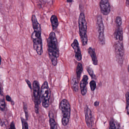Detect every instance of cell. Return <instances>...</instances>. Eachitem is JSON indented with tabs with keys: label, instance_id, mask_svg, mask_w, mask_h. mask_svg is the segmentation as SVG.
Masks as SVG:
<instances>
[{
	"label": "cell",
	"instance_id": "20",
	"mask_svg": "<svg viewBox=\"0 0 129 129\" xmlns=\"http://www.w3.org/2000/svg\"><path fill=\"white\" fill-rule=\"evenodd\" d=\"M83 70L82 64L81 63H79L77 64L76 68L77 77L78 80H79L81 74Z\"/></svg>",
	"mask_w": 129,
	"mask_h": 129
},
{
	"label": "cell",
	"instance_id": "6",
	"mask_svg": "<svg viewBox=\"0 0 129 129\" xmlns=\"http://www.w3.org/2000/svg\"><path fill=\"white\" fill-rule=\"evenodd\" d=\"M114 51L117 63L120 65H122L124 60L125 51L122 41H117L114 45Z\"/></svg>",
	"mask_w": 129,
	"mask_h": 129
},
{
	"label": "cell",
	"instance_id": "2",
	"mask_svg": "<svg viewBox=\"0 0 129 129\" xmlns=\"http://www.w3.org/2000/svg\"><path fill=\"white\" fill-rule=\"evenodd\" d=\"M78 23L81 42L83 46H85L88 43V37L87 35V23L85 14L83 13H80L79 16Z\"/></svg>",
	"mask_w": 129,
	"mask_h": 129
},
{
	"label": "cell",
	"instance_id": "17",
	"mask_svg": "<svg viewBox=\"0 0 129 129\" xmlns=\"http://www.w3.org/2000/svg\"><path fill=\"white\" fill-rule=\"evenodd\" d=\"M50 21L52 29L53 30H55L59 26V21L57 17L55 15H52L51 17Z\"/></svg>",
	"mask_w": 129,
	"mask_h": 129
},
{
	"label": "cell",
	"instance_id": "35",
	"mask_svg": "<svg viewBox=\"0 0 129 129\" xmlns=\"http://www.w3.org/2000/svg\"><path fill=\"white\" fill-rule=\"evenodd\" d=\"M128 72L129 73V67H128Z\"/></svg>",
	"mask_w": 129,
	"mask_h": 129
},
{
	"label": "cell",
	"instance_id": "24",
	"mask_svg": "<svg viewBox=\"0 0 129 129\" xmlns=\"http://www.w3.org/2000/svg\"><path fill=\"white\" fill-rule=\"evenodd\" d=\"M23 109L25 113V116L26 120H28V119L29 115L28 113V109H27V106L25 102L23 103Z\"/></svg>",
	"mask_w": 129,
	"mask_h": 129
},
{
	"label": "cell",
	"instance_id": "29",
	"mask_svg": "<svg viewBox=\"0 0 129 129\" xmlns=\"http://www.w3.org/2000/svg\"><path fill=\"white\" fill-rule=\"evenodd\" d=\"M25 82H26V84L28 85V86L29 88L30 89L32 90V87L31 86V82H30V81L29 80H28L27 79L25 80Z\"/></svg>",
	"mask_w": 129,
	"mask_h": 129
},
{
	"label": "cell",
	"instance_id": "5",
	"mask_svg": "<svg viewBox=\"0 0 129 129\" xmlns=\"http://www.w3.org/2000/svg\"><path fill=\"white\" fill-rule=\"evenodd\" d=\"M33 101L35 104V111L36 114L39 113V105L41 103L40 95V87L39 83L37 80H35L33 83Z\"/></svg>",
	"mask_w": 129,
	"mask_h": 129
},
{
	"label": "cell",
	"instance_id": "30",
	"mask_svg": "<svg viewBox=\"0 0 129 129\" xmlns=\"http://www.w3.org/2000/svg\"><path fill=\"white\" fill-rule=\"evenodd\" d=\"M16 128V127H15V124H14V122H11L10 125V127H9V129H15Z\"/></svg>",
	"mask_w": 129,
	"mask_h": 129
},
{
	"label": "cell",
	"instance_id": "23",
	"mask_svg": "<svg viewBox=\"0 0 129 129\" xmlns=\"http://www.w3.org/2000/svg\"><path fill=\"white\" fill-rule=\"evenodd\" d=\"M126 100V110L127 114L129 115V91L127 92L125 94Z\"/></svg>",
	"mask_w": 129,
	"mask_h": 129
},
{
	"label": "cell",
	"instance_id": "28",
	"mask_svg": "<svg viewBox=\"0 0 129 129\" xmlns=\"http://www.w3.org/2000/svg\"><path fill=\"white\" fill-rule=\"evenodd\" d=\"M5 99L7 101L10 102L11 104V105H13L14 104V102L12 100V98L10 96H9V95H7L5 97Z\"/></svg>",
	"mask_w": 129,
	"mask_h": 129
},
{
	"label": "cell",
	"instance_id": "11",
	"mask_svg": "<svg viewBox=\"0 0 129 129\" xmlns=\"http://www.w3.org/2000/svg\"><path fill=\"white\" fill-rule=\"evenodd\" d=\"M71 46L74 50L76 60L78 61H80L82 59V55L79 42L77 39H75L74 40L73 43L71 44Z\"/></svg>",
	"mask_w": 129,
	"mask_h": 129
},
{
	"label": "cell",
	"instance_id": "19",
	"mask_svg": "<svg viewBox=\"0 0 129 129\" xmlns=\"http://www.w3.org/2000/svg\"><path fill=\"white\" fill-rule=\"evenodd\" d=\"M71 85L74 92H78L79 90L78 80L77 79V78L74 76L72 78L71 80Z\"/></svg>",
	"mask_w": 129,
	"mask_h": 129
},
{
	"label": "cell",
	"instance_id": "7",
	"mask_svg": "<svg viewBox=\"0 0 129 129\" xmlns=\"http://www.w3.org/2000/svg\"><path fill=\"white\" fill-rule=\"evenodd\" d=\"M31 38L33 41V48L38 55H41L43 54V43L41 35L33 32L31 35Z\"/></svg>",
	"mask_w": 129,
	"mask_h": 129
},
{
	"label": "cell",
	"instance_id": "13",
	"mask_svg": "<svg viewBox=\"0 0 129 129\" xmlns=\"http://www.w3.org/2000/svg\"><path fill=\"white\" fill-rule=\"evenodd\" d=\"M32 23L34 32L38 34L41 35V28L39 23L38 22L37 18L35 15H33L31 17Z\"/></svg>",
	"mask_w": 129,
	"mask_h": 129
},
{
	"label": "cell",
	"instance_id": "16",
	"mask_svg": "<svg viewBox=\"0 0 129 129\" xmlns=\"http://www.w3.org/2000/svg\"><path fill=\"white\" fill-rule=\"evenodd\" d=\"M6 107V102L3 90L0 86V110L1 111H5Z\"/></svg>",
	"mask_w": 129,
	"mask_h": 129
},
{
	"label": "cell",
	"instance_id": "8",
	"mask_svg": "<svg viewBox=\"0 0 129 129\" xmlns=\"http://www.w3.org/2000/svg\"><path fill=\"white\" fill-rule=\"evenodd\" d=\"M97 25L98 32L99 41L101 45H104L105 44L104 25L103 22L102 16L101 15H99L97 16Z\"/></svg>",
	"mask_w": 129,
	"mask_h": 129
},
{
	"label": "cell",
	"instance_id": "15",
	"mask_svg": "<svg viewBox=\"0 0 129 129\" xmlns=\"http://www.w3.org/2000/svg\"><path fill=\"white\" fill-rule=\"evenodd\" d=\"M88 51L89 54V55L90 57H91V58L93 64L94 65H95V66L98 65V58H97V56H96L94 49L92 48L91 47H90L88 48Z\"/></svg>",
	"mask_w": 129,
	"mask_h": 129
},
{
	"label": "cell",
	"instance_id": "9",
	"mask_svg": "<svg viewBox=\"0 0 129 129\" xmlns=\"http://www.w3.org/2000/svg\"><path fill=\"white\" fill-rule=\"evenodd\" d=\"M85 122L88 128H91L94 125V119L91 110L87 105L84 108Z\"/></svg>",
	"mask_w": 129,
	"mask_h": 129
},
{
	"label": "cell",
	"instance_id": "22",
	"mask_svg": "<svg viewBox=\"0 0 129 129\" xmlns=\"http://www.w3.org/2000/svg\"><path fill=\"white\" fill-rule=\"evenodd\" d=\"M49 123H50V129H57V126L56 123V121L54 118H50L49 120Z\"/></svg>",
	"mask_w": 129,
	"mask_h": 129
},
{
	"label": "cell",
	"instance_id": "12",
	"mask_svg": "<svg viewBox=\"0 0 129 129\" xmlns=\"http://www.w3.org/2000/svg\"><path fill=\"white\" fill-rule=\"evenodd\" d=\"M88 77L86 75H84L80 83V91L83 96H85L87 92V86Z\"/></svg>",
	"mask_w": 129,
	"mask_h": 129
},
{
	"label": "cell",
	"instance_id": "26",
	"mask_svg": "<svg viewBox=\"0 0 129 129\" xmlns=\"http://www.w3.org/2000/svg\"><path fill=\"white\" fill-rule=\"evenodd\" d=\"M90 89L92 91H94L96 88V82L94 80H91L89 83Z\"/></svg>",
	"mask_w": 129,
	"mask_h": 129
},
{
	"label": "cell",
	"instance_id": "25",
	"mask_svg": "<svg viewBox=\"0 0 129 129\" xmlns=\"http://www.w3.org/2000/svg\"><path fill=\"white\" fill-rule=\"evenodd\" d=\"M20 119H21V122H22V129H28V123H27L26 120L24 118L22 117H20Z\"/></svg>",
	"mask_w": 129,
	"mask_h": 129
},
{
	"label": "cell",
	"instance_id": "3",
	"mask_svg": "<svg viewBox=\"0 0 129 129\" xmlns=\"http://www.w3.org/2000/svg\"><path fill=\"white\" fill-rule=\"evenodd\" d=\"M59 108L62 115V124L64 126H66L70 121L71 111L70 105L67 99H64L61 101L60 104Z\"/></svg>",
	"mask_w": 129,
	"mask_h": 129
},
{
	"label": "cell",
	"instance_id": "27",
	"mask_svg": "<svg viewBox=\"0 0 129 129\" xmlns=\"http://www.w3.org/2000/svg\"><path fill=\"white\" fill-rule=\"evenodd\" d=\"M116 23L117 27L121 26L122 23V19L120 17H117L116 19Z\"/></svg>",
	"mask_w": 129,
	"mask_h": 129
},
{
	"label": "cell",
	"instance_id": "10",
	"mask_svg": "<svg viewBox=\"0 0 129 129\" xmlns=\"http://www.w3.org/2000/svg\"><path fill=\"white\" fill-rule=\"evenodd\" d=\"M100 8L102 14L105 16L108 15L111 11V7L108 0H101Z\"/></svg>",
	"mask_w": 129,
	"mask_h": 129
},
{
	"label": "cell",
	"instance_id": "4",
	"mask_svg": "<svg viewBox=\"0 0 129 129\" xmlns=\"http://www.w3.org/2000/svg\"><path fill=\"white\" fill-rule=\"evenodd\" d=\"M50 89L47 81L44 82L41 87L40 95L41 102L42 106L44 108H48L49 107L51 98Z\"/></svg>",
	"mask_w": 129,
	"mask_h": 129
},
{
	"label": "cell",
	"instance_id": "31",
	"mask_svg": "<svg viewBox=\"0 0 129 129\" xmlns=\"http://www.w3.org/2000/svg\"><path fill=\"white\" fill-rule=\"evenodd\" d=\"M99 104H100V102L99 101H95L94 103V106L95 107H98L99 105Z\"/></svg>",
	"mask_w": 129,
	"mask_h": 129
},
{
	"label": "cell",
	"instance_id": "1",
	"mask_svg": "<svg viewBox=\"0 0 129 129\" xmlns=\"http://www.w3.org/2000/svg\"><path fill=\"white\" fill-rule=\"evenodd\" d=\"M47 50L49 58L53 66L57 65L58 58L59 56V45L55 33H50L47 39Z\"/></svg>",
	"mask_w": 129,
	"mask_h": 129
},
{
	"label": "cell",
	"instance_id": "32",
	"mask_svg": "<svg viewBox=\"0 0 129 129\" xmlns=\"http://www.w3.org/2000/svg\"><path fill=\"white\" fill-rule=\"evenodd\" d=\"M67 2L68 3H71L73 2V0H67Z\"/></svg>",
	"mask_w": 129,
	"mask_h": 129
},
{
	"label": "cell",
	"instance_id": "21",
	"mask_svg": "<svg viewBox=\"0 0 129 129\" xmlns=\"http://www.w3.org/2000/svg\"><path fill=\"white\" fill-rule=\"evenodd\" d=\"M86 69L91 78L92 79H96V76L94 73V71L91 66H88L86 67Z\"/></svg>",
	"mask_w": 129,
	"mask_h": 129
},
{
	"label": "cell",
	"instance_id": "34",
	"mask_svg": "<svg viewBox=\"0 0 129 129\" xmlns=\"http://www.w3.org/2000/svg\"><path fill=\"white\" fill-rule=\"evenodd\" d=\"M1 61H2L1 57V55H0V66H1Z\"/></svg>",
	"mask_w": 129,
	"mask_h": 129
},
{
	"label": "cell",
	"instance_id": "14",
	"mask_svg": "<svg viewBox=\"0 0 129 129\" xmlns=\"http://www.w3.org/2000/svg\"><path fill=\"white\" fill-rule=\"evenodd\" d=\"M114 38L117 41H123V32L122 27H117V29L114 33Z\"/></svg>",
	"mask_w": 129,
	"mask_h": 129
},
{
	"label": "cell",
	"instance_id": "18",
	"mask_svg": "<svg viewBox=\"0 0 129 129\" xmlns=\"http://www.w3.org/2000/svg\"><path fill=\"white\" fill-rule=\"evenodd\" d=\"M110 129H119L120 128V124L119 123L112 118L110 119Z\"/></svg>",
	"mask_w": 129,
	"mask_h": 129
},
{
	"label": "cell",
	"instance_id": "33",
	"mask_svg": "<svg viewBox=\"0 0 129 129\" xmlns=\"http://www.w3.org/2000/svg\"><path fill=\"white\" fill-rule=\"evenodd\" d=\"M126 4L129 5V0H126Z\"/></svg>",
	"mask_w": 129,
	"mask_h": 129
}]
</instances>
